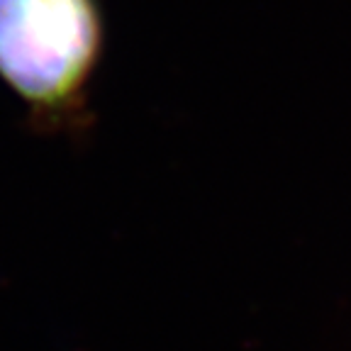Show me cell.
<instances>
[{"instance_id":"1","label":"cell","mask_w":351,"mask_h":351,"mask_svg":"<svg viewBox=\"0 0 351 351\" xmlns=\"http://www.w3.org/2000/svg\"><path fill=\"white\" fill-rule=\"evenodd\" d=\"M103 44L98 0H0V78L37 132L78 137L93 122L88 88Z\"/></svg>"}]
</instances>
